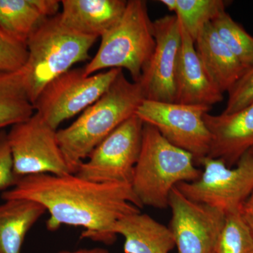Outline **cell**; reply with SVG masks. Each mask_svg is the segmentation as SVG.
Listing matches in <instances>:
<instances>
[{
    "instance_id": "cell-29",
    "label": "cell",
    "mask_w": 253,
    "mask_h": 253,
    "mask_svg": "<svg viewBox=\"0 0 253 253\" xmlns=\"http://www.w3.org/2000/svg\"><path fill=\"white\" fill-rule=\"evenodd\" d=\"M160 2L164 4L169 11L175 12L177 6V0H161Z\"/></svg>"
},
{
    "instance_id": "cell-27",
    "label": "cell",
    "mask_w": 253,
    "mask_h": 253,
    "mask_svg": "<svg viewBox=\"0 0 253 253\" xmlns=\"http://www.w3.org/2000/svg\"><path fill=\"white\" fill-rule=\"evenodd\" d=\"M240 211L253 237V191L241 206Z\"/></svg>"
},
{
    "instance_id": "cell-13",
    "label": "cell",
    "mask_w": 253,
    "mask_h": 253,
    "mask_svg": "<svg viewBox=\"0 0 253 253\" xmlns=\"http://www.w3.org/2000/svg\"><path fill=\"white\" fill-rule=\"evenodd\" d=\"M211 132L208 157L219 158L233 168L240 158L253 148V103L236 112L204 116Z\"/></svg>"
},
{
    "instance_id": "cell-24",
    "label": "cell",
    "mask_w": 253,
    "mask_h": 253,
    "mask_svg": "<svg viewBox=\"0 0 253 253\" xmlns=\"http://www.w3.org/2000/svg\"><path fill=\"white\" fill-rule=\"evenodd\" d=\"M28 48L23 42L0 28V72H11L24 67Z\"/></svg>"
},
{
    "instance_id": "cell-9",
    "label": "cell",
    "mask_w": 253,
    "mask_h": 253,
    "mask_svg": "<svg viewBox=\"0 0 253 253\" xmlns=\"http://www.w3.org/2000/svg\"><path fill=\"white\" fill-rule=\"evenodd\" d=\"M144 124L136 115L125 121L91 151L76 175L93 182L131 184Z\"/></svg>"
},
{
    "instance_id": "cell-21",
    "label": "cell",
    "mask_w": 253,
    "mask_h": 253,
    "mask_svg": "<svg viewBox=\"0 0 253 253\" xmlns=\"http://www.w3.org/2000/svg\"><path fill=\"white\" fill-rule=\"evenodd\" d=\"M224 0H177L175 15L194 41L208 23L226 11Z\"/></svg>"
},
{
    "instance_id": "cell-6",
    "label": "cell",
    "mask_w": 253,
    "mask_h": 253,
    "mask_svg": "<svg viewBox=\"0 0 253 253\" xmlns=\"http://www.w3.org/2000/svg\"><path fill=\"white\" fill-rule=\"evenodd\" d=\"M122 69L86 76L83 68L71 69L55 78L35 101V112L53 129L82 113L102 96Z\"/></svg>"
},
{
    "instance_id": "cell-1",
    "label": "cell",
    "mask_w": 253,
    "mask_h": 253,
    "mask_svg": "<svg viewBox=\"0 0 253 253\" xmlns=\"http://www.w3.org/2000/svg\"><path fill=\"white\" fill-rule=\"evenodd\" d=\"M1 199L40 203L49 213V230L62 225L81 226L84 229L82 238L105 244L116 241L113 227L120 219L144 207L131 184L93 182L76 174L23 176L2 193Z\"/></svg>"
},
{
    "instance_id": "cell-15",
    "label": "cell",
    "mask_w": 253,
    "mask_h": 253,
    "mask_svg": "<svg viewBox=\"0 0 253 253\" xmlns=\"http://www.w3.org/2000/svg\"><path fill=\"white\" fill-rule=\"evenodd\" d=\"M126 0H62L61 22L73 31L101 38L122 18Z\"/></svg>"
},
{
    "instance_id": "cell-17",
    "label": "cell",
    "mask_w": 253,
    "mask_h": 253,
    "mask_svg": "<svg viewBox=\"0 0 253 253\" xmlns=\"http://www.w3.org/2000/svg\"><path fill=\"white\" fill-rule=\"evenodd\" d=\"M113 232L125 239V253H169L176 247L169 227L141 212L120 219Z\"/></svg>"
},
{
    "instance_id": "cell-4",
    "label": "cell",
    "mask_w": 253,
    "mask_h": 253,
    "mask_svg": "<svg viewBox=\"0 0 253 253\" xmlns=\"http://www.w3.org/2000/svg\"><path fill=\"white\" fill-rule=\"evenodd\" d=\"M98 38L68 28L59 14L48 18L26 42V89L34 104L48 84L78 63L91 60L89 51Z\"/></svg>"
},
{
    "instance_id": "cell-5",
    "label": "cell",
    "mask_w": 253,
    "mask_h": 253,
    "mask_svg": "<svg viewBox=\"0 0 253 253\" xmlns=\"http://www.w3.org/2000/svg\"><path fill=\"white\" fill-rule=\"evenodd\" d=\"M101 38L97 52L83 68L84 74L89 76L106 69H126L133 82H139L156 46L146 1H127L122 18Z\"/></svg>"
},
{
    "instance_id": "cell-7",
    "label": "cell",
    "mask_w": 253,
    "mask_h": 253,
    "mask_svg": "<svg viewBox=\"0 0 253 253\" xmlns=\"http://www.w3.org/2000/svg\"><path fill=\"white\" fill-rule=\"evenodd\" d=\"M201 176L176 186L189 199L219 210L224 214L241 208L253 191V153L250 150L235 168L219 158L205 157Z\"/></svg>"
},
{
    "instance_id": "cell-19",
    "label": "cell",
    "mask_w": 253,
    "mask_h": 253,
    "mask_svg": "<svg viewBox=\"0 0 253 253\" xmlns=\"http://www.w3.org/2000/svg\"><path fill=\"white\" fill-rule=\"evenodd\" d=\"M46 212L36 201L9 199L0 205V253H21L25 238Z\"/></svg>"
},
{
    "instance_id": "cell-22",
    "label": "cell",
    "mask_w": 253,
    "mask_h": 253,
    "mask_svg": "<svg viewBox=\"0 0 253 253\" xmlns=\"http://www.w3.org/2000/svg\"><path fill=\"white\" fill-rule=\"evenodd\" d=\"M212 24L223 42L246 70L253 66V37L226 11Z\"/></svg>"
},
{
    "instance_id": "cell-26",
    "label": "cell",
    "mask_w": 253,
    "mask_h": 253,
    "mask_svg": "<svg viewBox=\"0 0 253 253\" xmlns=\"http://www.w3.org/2000/svg\"><path fill=\"white\" fill-rule=\"evenodd\" d=\"M18 178L14 172V163L8 133L0 130V191L12 188Z\"/></svg>"
},
{
    "instance_id": "cell-3",
    "label": "cell",
    "mask_w": 253,
    "mask_h": 253,
    "mask_svg": "<svg viewBox=\"0 0 253 253\" xmlns=\"http://www.w3.org/2000/svg\"><path fill=\"white\" fill-rule=\"evenodd\" d=\"M201 172L192 155L144 123L140 154L131 183L143 206L166 209L172 190L181 183L197 180Z\"/></svg>"
},
{
    "instance_id": "cell-25",
    "label": "cell",
    "mask_w": 253,
    "mask_h": 253,
    "mask_svg": "<svg viewBox=\"0 0 253 253\" xmlns=\"http://www.w3.org/2000/svg\"><path fill=\"white\" fill-rule=\"evenodd\" d=\"M228 101L222 113L229 114L253 103V66L246 70L237 83L228 91Z\"/></svg>"
},
{
    "instance_id": "cell-28",
    "label": "cell",
    "mask_w": 253,
    "mask_h": 253,
    "mask_svg": "<svg viewBox=\"0 0 253 253\" xmlns=\"http://www.w3.org/2000/svg\"><path fill=\"white\" fill-rule=\"evenodd\" d=\"M56 253H109L106 249L95 248V249H83L76 251H61Z\"/></svg>"
},
{
    "instance_id": "cell-10",
    "label": "cell",
    "mask_w": 253,
    "mask_h": 253,
    "mask_svg": "<svg viewBox=\"0 0 253 253\" xmlns=\"http://www.w3.org/2000/svg\"><path fill=\"white\" fill-rule=\"evenodd\" d=\"M8 139L18 179L34 174H73L60 147L57 130L36 112L11 126Z\"/></svg>"
},
{
    "instance_id": "cell-20",
    "label": "cell",
    "mask_w": 253,
    "mask_h": 253,
    "mask_svg": "<svg viewBox=\"0 0 253 253\" xmlns=\"http://www.w3.org/2000/svg\"><path fill=\"white\" fill-rule=\"evenodd\" d=\"M34 113L26 89L24 67L0 72V130L26 121Z\"/></svg>"
},
{
    "instance_id": "cell-23",
    "label": "cell",
    "mask_w": 253,
    "mask_h": 253,
    "mask_svg": "<svg viewBox=\"0 0 253 253\" xmlns=\"http://www.w3.org/2000/svg\"><path fill=\"white\" fill-rule=\"evenodd\" d=\"M213 253H253V237L240 209L226 214Z\"/></svg>"
},
{
    "instance_id": "cell-14",
    "label": "cell",
    "mask_w": 253,
    "mask_h": 253,
    "mask_svg": "<svg viewBox=\"0 0 253 253\" xmlns=\"http://www.w3.org/2000/svg\"><path fill=\"white\" fill-rule=\"evenodd\" d=\"M179 25L181 45L176 72L175 103L212 107L222 101L223 93L210 79L196 52L194 40L180 21Z\"/></svg>"
},
{
    "instance_id": "cell-11",
    "label": "cell",
    "mask_w": 253,
    "mask_h": 253,
    "mask_svg": "<svg viewBox=\"0 0 253 253\" xmlns=\"http://www.w3.org/2000/svg\"><path fill=\"white\" fill-rule=\"evenodd\" d=\"M168 207L172 212L169 229L178 253L213 252L226 214L216 208L189 199L176 187L169 195Z\"/></svg>"
},
{
    "instance_id": "cell-12",
    "label": "cell",
    "mask_w": 253,
    "mask_h": 253,
    "mask_svg": "<svg viewBox=\"0 0 253 253\" xmlns=\"http://www.w3.org/2000/svg\"><path fill=\"white\" fill-rule=\"evenodd\" d=\"M156 46L139 83L146 99L175 102L176 72L180 53V25L176 15L153 21Z\"/></svg>"
},
{
    "instance_id": "cell-16",
    "label": "cell",
    "mask_w": 253,
    "mask_h": 253,
    "mask_svg": "<svg viewBox=\"0 0 253 253\" xmlns=\"http://www.w3.org/2000/svg\"><path fill=\"white\" fill-rule=\"evenodd\" d=\"M194 44L210 79L221 92H228L246 72V68L221 41L212 23L205 26Z\"/></svg>"
},
{
    "instance_id": "cell-2",
    "label": "cell",
    "mask_w": 253,
    "mask_h": 253,
    "mask_svg": "<svg viewBox=\"0 0 253 253\" xmlns=\"http://www.w3.org/2000/svg\"><path fill=\"white\" fill-rule=\"evenodd\" d=\"M146 99L139 82H129L121 71L97 101L67 127L57 130L58 141L68 166L76 174L81 163L105 138L135 115Z\"/></svg>"
},
{
    "instance_id": "cell-31",
    "label": "cell",
    "mask_w": 253,
    "mask_h": 253,
    "mask_svg": "<svg viewBox=\"0 0 253 253\" xmlns=\"http://www.w3.org/2000/svg\"><path fill=\"white\" fill-rule=\"evenodd\" d=\"M213 253V252H212V253Z\"/></svg>"
},
{
    "instance_id": "cell-18",
    "label": "cell",
    "mask_w": 253,
    "mask_h": 253,
    "mask_svg": "<svg viewBox=\"0 0 253 253\" xmlns=\"http://www.w3.org/2000/svg\"><path fill=\"white\" fill-rule=\"evenodd\" d=\"M58 0H0V28L26 42L48 18L58 14Z\"/></svg>"
},
{
    "instance_id": "cell-30",
    "label": "cell",
    "mask_w": 253,
    "mask_h": 253,
    "mask_svg": "<svg viewBox=\"0 0 253 253\" xmlns=\"http://www.w3.org/2000/svg\"><path fill=\"white\" fill-rule=\"evenodd\" d=\"M251 151H252V152L253 153V148L251 150Z\"/></svg>"
},
{
    "instance_id": "cell-8",
    "label": "cell",
    "mask_w": 253,
    "mask_h": 253,
    "mask_svg": "<svg viewBox=\"0 0 253 253\" xmlns=\"http://www.w3.org/2000/svg\"><path fill=\"white\" fill-rule=\"evenodd\" d=\"M211 108L144 99L135 115L171 144L190 153L199 163L211 150L212 138L204 116Z\"/></svg>"
}]
</instances>
